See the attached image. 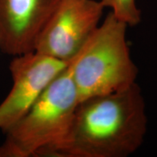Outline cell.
<instances>
[{
    "instance_id": "obj_1",
    "label": "cell",
    "mask_w": 157,
    "mask_h": 157,
    "mask_svg": "<svg viewBox=\"0 0 157 157\" xmlns=\"http://www.w3.org/2000/svg\"><path fill=\"white\" fill-rule=\"evenodd\" d=\"M146 131L144 101L135 83L80 101L67 138L52 156L127 157L140 148Z\"/></svg>"
},
{
    "instance_id": "obj_2",
    "label": "cell",
    "mask_w": 157,
    "mask_h": 157,
    "mask_svg": "<svg viewBox=\"0 0 157 157\" xmlns=\"http://www.w3.org/2000/svg\"><path fill=\"white\" fill-rule=\"evenodd\" d=\"M79 101L67 66L6 132L0 157L52 156L67 138Z\"/></svg>"
},
{
    "instance_id": "obj_3",
    "label": "cell",
    "mask_w": 157,
    "mask_h": 157,
    "mask_svg": "<svg viewBox=\"0 0 157 157\" xmlns=\"http://www.w3.org/2000/svg\"><path fill=\"white\" fill-rule=\"evenodd\" d=\"M127 28L110 13L68 63L80 101L136 83L137 69L127 45Z\"/></svg>"
},
{
    "instance_id": "obj_4",
    "label": "cell",
    "mask_w": 157,
    "mask_h": 157,
    "mask_svg": "<svg viewBox=\"0 0 157 157\" xmlns=\"http://www.w3.org/2000/svg\"><path fill=\"white\" fill-rule=\"evenodd\" d=\"M104 8L96 0H60L34 51L69 63L100 25Z\"/></svg>"
},
{
    "instance_id": "obj_5",
    "label": "cell",
    "mask_w": 157,
    "mask_h": 157,
    "mask_svg": "<svg viewBox=\"0 0 157 157\" xmlns=\"http://www.w3.org/2000/svg\"><path fill=\"white\" fill-rule=\"evenodd\" d=\"M68 65L36 51L14 56L10 65L13 87L0 104V131L7 132L28 112Z\"/></svg>"
},
{
    "instance_id": "obj_6",
    "label": "cell",
    "mask_w": 157,
    "mask_h": 157,
    "mask_svg": "<svg viewBox=\"0 0 157 157\" xmlns=\"http://www.w3.org/2000/svg\"><path fill=\"white\" fill-rule=\"evenodd\" d=\"M60 0H0V50L12 56L34 51Z\"/></svg>"
},
{
    "instance_id": "obj_7",
    "label": "cell",
    "mask_w": 157,
    "mask_h": 157,
    "mask_svg": "<svg viewBox=\"0 0 157 157\" xmlns=\"http://www.w3.org/2000/svg\"><path fill=\"white\" fill-rule=\"evenodd\" d=\"M104 7L111 10V13L127 26H135L140 22L141 13L135 0H100Z\"/></svg>"
}]
</instances>
